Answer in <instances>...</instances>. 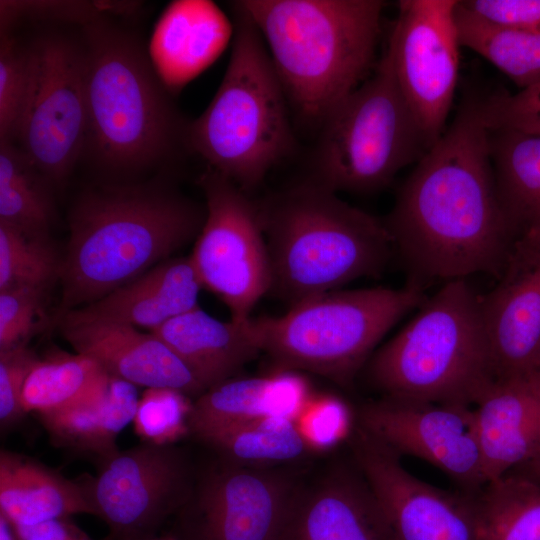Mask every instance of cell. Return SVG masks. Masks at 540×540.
<instances>
[{
  "mask_svg": "<svg viewBox=\"0 0 540 540\" xmlns=\"http://www.w3.org/2000/svg\"><path fill=\"white\" fill-rule=\"evenodd\" d=\"M489 143L501 205L516 236L540 228V136L489 129Z\"/></svg>",
  "mask_w": 540,
  "mask_h": 540,
  "instance_id": "obj_27",
  "label": "cell"
},
{
  "mask_svg": "<svg viewBox=\"0 0 540 540\" xmlns=\"http://www.w3.org/2000/svg\"><path fill=\"white\" fill-rule=\"evenodd\" d=\"M427 299L424 286L339 289L304 299L281 316L252 317L262 352L283 371L349 385L378 343Z\"/></svg>",
  "mask_w": 540,
  "mask_h": 540,
  "instance_id": "obj_8",
  "label": "cell"
},
{
  "mask_svg": "<svg viewBox=\"0 0 540 540\" xmlns=\"http://www.w3.org/2000/svg\"><path fill=\"white\" fill-rule=\"evenodd\" d=\"M0 540H22L16 526L0 513Z\"/></svg>",
  "mask_w": 540,
  "mask_h": 540,
  "instance_id": "obj_44",
  "label": "cell"
},
{
  "mask_svg": "<svg viewBox=\"0 0 540 540\" xmlns=\"http://www.w3.org/2000/svg\"><path fill=\"white\" fill-rule=\"evenodd\" d=\"M302 484L287 466L217 458L196 474L169 533L178 540H279Z\"/></svg>",
  "mask_w": 540,
  "mask_h": 540,
  "instance_id": "obj_11",
  "label": "cell"
},
{
  "mask_svg": "<svg viewBox=\"0 0 540 540\" xmlns=\"http://www.w3.org/2000/svg\"><path fill=\"white\" fill-rule=\"evenodd\" d=\"M206 208L164 184L94 188L68 215L61 297L52 317L90 304L134 280L197 238Z\"/></svg>",
  "mask_w": 540,
  "mask_h": 540,
  "instance_id": "obj_2",
  "label": "cell"
},
{
  "mask_svg": "<svg viewBox=\"0 0 540 540\" xmlns=\"http://www.w3.org/2000/svg\"><path fill=\"white\" fill-rule=\"evenodd\" d=\"M480 302L495 379L540 367V228L517 236Z\"/></svg>",
  "mask_w": 540,
  "mask_h": 540,
  "instance_id": "obj_17",
  "label": "cell"
},
{
  "mask_svg": "<svg viewBox=\"0 0 540 540\" xmlns=\"http://www.w3.org/2000/svg\"><path fill=\"white\" fill-rule=\"evenodd\" d=\"M49 183L26 153L0 142V222L23 233L50 238L53 206Z\"/></svg>",
  "mask_w": 540,
  "mask_h": 540,
  "instance_id": "obj_31",
  "label": "cell"
},
{
  "mask_svg": "<svg viewBox=\"0 0 540 540\" xmlns=\"http://www.w3.org/2000/svg\"><path fill=\"white\" fill-rule=\"evenodd\" d=\"M356 423L400 457L437 467L460 491L476 494L488 482L473 407L382 396L358 409Z\"/></svg>",
  "mask_w": 540,
  "mask_h": 540,
  "instance_id": "obj_15",
  "label": "cell"
},
{
  "mask_svg": "<svg viewBox=\"0 0 540 540\" xmlns=\"http://www.w3.org/2000/svg\"><path fill=\"white\" fill-rule=\"evenodd\" d=\"M16 528L22 540H94L71 517Z\"/></svg>",
  "mask_w": 540,
  "mask_h": 540,
  "instance_id": "obj_42",
  "label": "cell"
},
{
  "mask_svg": "<svg viewBox=\"0 0 540 540\" xmlns=\"http://www.w3.org/2000/svg\"><path fill=\"white\" fill-rule=\"evenodd\" d=\"M206 216L190 255L203 288L245 320L271 289V266L258 203L219 172L198 179Z\"/></svg>",
  "mask_w": 540,
  "mask_h": 540,
  "instance_id": "obj_10",
  "label": "cell"
},
{
  "mask_svg": "<svg viewBox=\"0 0 540 540\" xmlns=\"http://www.w3.org/2000/svg\"><path fill=\"white\" fill-rule=\"evenodd\" d=\"M352 459V458H351ZM279 540H397L353 459L302 484Z\"/></svg>",
  "mask_w": 540,
  "mask_h": 540,
  "instance_id": "obj_18",
  "label": "cell"
},
{
  "mask_svg": "<svg viewBox=\"0 0 540 540\" xmlns=\"http://www.w3.org/2000/svg\"><path fill=\"white\" fill-rule=\"evenodd\" d=\"M348 441L351 458L397 540H481L475 494L444 490L415 477L399 455L356 422Z\"/></svg>",
  "mask_w": 540,
  "mask_h": 540,
  "instance_id": "obj_16",
  "label": "cell"
},
{
  "mask_svg": "<svg viewBox=\"0 0 540 540\" xmlns=\"http://www.w3.org/2000/svg\"><path fill=\"white\" fill-rule=\"evenodd\" d=\"M410 280L496 278L517 238L499 198L481 97L461 102L384 219Z\"/></svg>",
  "mask_w": 540,
  "mask_h": 540,
  "instance_id": "obj_1",
  "label": "cell"
},
{
  "mask_svg": "<svg viewBox=\"0 0 540 540\" xmlns=\"http://www.w3.org/2000/svg\"><path fill=\"white\" fill-rule=\"evenodd\" d=\"M143 540H178V539L168 532L165 534H158L157 536L150 537Z\"/></svg>",
  "mask_w": 540,
  "mask_h": 540,
  "instance_id": "obj_45",
  "label": "cell"
},
{
  "mask_svg": "<svg viewBox=\"0 0 540 540\" xmlns=\"http://www.w3.org/2000/svg\"><path fill=\"white\" fill-rule=\"evenodd\" d=\"M311 400L306 381L283 371L270 376L232 377L217 383L192 403L189 434L196 439L243 422L285 416L296 419Z\"/></svg>",
  "mask_w": 540,
  "mask_h": 540,
  "instance_id": "obj_24",
  "label": "cell"
},
{
  "mask_svg": "<svg viewBox=\"0 0 540 540\" xmlns=\"http://www.w3.org/2000/svg\"><path fill=\"white\" fill-rule=\"evenodd\" d=\"M62 258L50 238L30 236L0 222V290L48 288L60 274Z\"/></svg>",
  "mask_w": 540,
  "mask_h": 540,
  "instance_id": "obj_33",
  "label": "cell"
},
{
  "mask_svg": "<svg viewBox=\"0 0 540 540\" xmlns=\"http://www.w3.org/2000/svg\"><path fill=\"white\" fill-rule=\"evenodd\" d=\"M46 291V288L32 286L0 290V350L27 342L39 324L35 318Z\"/></svg>",
  "mask_w": 540,
  "mask_h": 540,
  "instance_id": "obj_38",
  "label": "cell"
},
{
  "mask_svg": "<svg viewBox=\"0 0 540 540\" xmlns=\"http://www.w3.org/2000/svg\"><path fill=\"white\" fill-rule=\"evenodd\" d=\"M1 30L22 16L73 21L85 26L104 20L106 14L132 13V1H1Z\"/></svg>",
  "mask_w": 540,
  "mask_h": 540,
  "instance_id": "obj_36",
  "label": "cell"
},
{
  "mask_svg": "<svg viewBox=\"0 0 540 540\" xmlns=\"http://www.w3.org/2000/svg\"><path fill=\"white\" fill-rule=\"evenodd\" d=\"M296 421L319 453L348 439L355 425L346 405L333 397L311 399Z\"/></svg>",
  "mask_w": 540,
  "mask_h": 540,
  "instance_id": "obj_40",
  "label": "cell"
},
{
  "mask_svg": "<svg viewBox=\"0 0 540 540\" xmlns=\"http://www.w3.org/2000/svg\"><path fill=\"white\" fill-rule=\"evenodd\" d=\"M84 28L85 148L105 167L134 170L187 147L189 122L139 42L105 20Z\"/></svg>",
  "mask_w": 540,
  "mask_h": 540,
  "instance_id": "obj_5",
  "label": "cell"
},
{
  "mask_svg": "<svg viewBox=\"0 0 540 540\" xmlns=\"http://www.w3.org/2000/svg\"><path fill=\"white\" fill-rule=\"evenodd\" d=\"M76 353L95 359L110 376L136 387L171 388L197 398L206 387L153 333L117 323L60 324Z\"/></svg>",
  "mask_w": 540,
  "mask_h": 540,
  "instance_id": "obj_19",
  "label": "cell"
},
{
  "mask_svg": "<svg viewBox=\"0 0 540 540\" xmlns=\"http://www.w3.org/2000/svg\"><path fill=\"white\" fill-rule=\"evenodd\" d=\"M458 3L491 24L540 33V0H460Z\"/></svg>",
  "mask_w": 540,
  "mask_h": 540,
  "instance_id": "obj_41",
  "label": "cell"
},
{
  "mask_svg": "<svg viewBox=\"0 0 540 540\" xmlns=\"http://www.w3.org/2000/svg\"><path fill=\"white\" fill-rule=\"evenodd\" d=\"M229 63L205 111L187 128V148L244 191L258 186L295 146L288 99L264 40L240 1L230 2Z\"/></svg>",
  "mask_w": 540,
  "mask_h": 540,
  "instance_id": "obj_6",
  "label": "cell"
},
{
  "mask_svg": "<svg viewBox=\"0 0 540 540\" xmlns=\"http://www.w3.org/2000/svg\"><path fill=\"white\" fill-rule=\"evenodd\" d=\"M233 22L211 1H175L155 29L150 58L170 93L211 65L233 38Z\"/></svg>",
  "mask_w": 540,
  "mask_h": 540,
  "instance_id": "obj_22",
  "label": "cell"
},
{
  "mask_svg": "<svg viewBox=\"0 0 540 540\" xmlns=\"http://www.w3.org/2000/svg\"><path fill=\"white\" fill-rule=\"evenodd\" d=\"M94 476L82 479L93 515L109 528L107 540H143L180 510L196 472L175 444L142 442L99 459Z\"/></svg>",
  "mask_w": 540,
  "mask_h": 540,
  "instance_id": "obj_12",
  "label": "cell"
},
{
  "mask_svg": "<svg viewBox=\"0 0 540 540\" xmlns=\"http://www.w3.org/2000/svg\"><path fill=\"white\" fill-rule=\"evenodd\" d=\"M202 288L190 256L169 258L102 298L66 313L56 325L105 322L151 332L198 307Z\"/></svg>",
  "mask_w": 540,
  "mask_h": 540,
  "instance_id": "obj_21",
  "label": "cell"
},
{
  "mask_svg": "<svg viewBox=\"0 0 540 540\" xmlns=\"http://www.w3.org/2000/svg\"><path fill=\"white\" fill-rule=\"evenodd\" d=\"M151 333L177 355L206 390L235 377L262 353L252 317L221 321L200 306L170 319Z\"/></svg>",
  "mask_w": 540,
  "mask_h": 540,
  "instance_id": "obj_23",
  "label": "cell"
},
{
  "mask_svg": "<svg viewBox=\"0 0 540 540\" xmlns=\"http://www.w3.org/2000/svg\"><path fill=\"white\" fill-rule=\"evenodd\" d=\"M110 375L93 358L53 352L33 367L22 393L25 413L48 414L68 409L103 396Z\"/></svg>",
  "mask_w": 540,
  "mask_h": 540,
  "instance_id": "obj_29",
  "label": "cell"
},
{
  "mask_svg": "<svg viewBox=\"0 0 540 540\" xmlns=\"http://www.w3.org/2000/svg\"><path fill=\"white\" fill-rule=\"evenodd\" d=\"M481 540H540V485L507 473L475 494Z\"/></svg>",
  "mask_w": 540,
  "mask_h": 540,
  "instance_id": "obj_32",
  "label": "cell"
},
{
  "mask_svg": "<svg viewBox=\"0 0 540 540\" xmlns=\"http://www.w3.org/2000/svg\"><path fill=\"white\" fill-rule=\"evenodd\" d=\"M473 408L488 482L540 455V367L495 379Z\"/></svg>",
  "mask_w": 540,
  "mask_h": 540,
  "instance_id": "obj_20",
  "label": "cell"
},
{
  "mask_svg": "<svg viewBox=\"0 0 540 540\" xmlns=\"http://www.w3.org/2000/svg\"><path fill=\"white\" fill-rule=\"evenodd\" d=\"M240 3L264 40L289 104L306 125L320 128L378 63L384 1Z\"/></svg>",
  "mask_w": 540,
  "mask_h": 540,
  "instance_id": "obj_3",
  "label": "cell"
},
{
  "mask_svg": "<svg viewBox=\"0 0 540 540\" xmlns=\"http://www.w3.org/2000/svg\"><path fill=\"white\" fill-rule=\"evenodd\" d=\"M193 401L171 388H146L139 397L133 418L135 433L142 442L165 445L189 434Z\"/></svg>",
  "mask_w": 540,
  "mask_h": 540,
  "instance_id": "obj_34",
  "label": "cell"
},
{
  "mask_svg": "<svg viewBox=\"0 0 540 540\" xmlns=\"http://www.w3.org/2000/svg\"><path fill=\"white\" fill-rule=\"evenodd\" d=\"M319 129L308 179L337 194L382 190L431 148L397 85L387 47Z\"/></svg>",
  "mask_w": 540,
  "mask_h": 540,
  "instance_id": "obj_9",
  "label": "cell"
},
{
  "mask_svg": "<svg viewBox=\"0 0 540 540\" xmlns=\"http://www.w3.org/2000/svg\"><path fill=\"white\" fill-rule=\"evenodd\" d=\"M455 18L461 46L492 63L520 90L540 83V33L491 24L458 1Z\"/></svg>",
  "mask_w": 540,
  "mask_h": 540,
  "instance_id": "obj_30",
  "label": "cell"
},
{
  "mask_svg": "<svg viewBox=\"0 0 540 540\" xmlns=\"http://www.w3.org/2000/svg\"><path fill=\"white\" fill-rule=\"evenodd\" d=\"M138 400L135 385L110 376L100 398L38 417L55 446L99 460L119 450L117 438L132 423Z\"/></svg>",
  "mask_w": 540,
  "mask_h": 540,
  "instance_id": "obj_26",
  "label": "cell"
},
{
  "mask_svg": "<svg viewBox=\"0 0 540 540\" xmlns=\"http://www.w3.org/2000/svg\"><path fill=\"white\" fill-rule=\"evenodd\" d=\"M28 46L8 32L0 37V142L17 139L29 89Z\"/></svg>",
  "mask_w": 540,
  "mask_h": 540,
  "instance_id": "obj_35",
  "label": "cell"
},
{
  "mask_svg": "<svg viewBox=\"0 0 540 540\" xmlns=\"http://www.w3.org/2000/svg\"><path fill=\"white\" fill-rule=\"evenodd\" d=\"M198 440L217 458L251 467H284L319 453L296 419L285 416L243 422Z\"/></svg>",
  "mask_w": 540,
  "mask_h": 540,
  "instance_id": "obj_28",
  "label": "cell"
},
{
  "mask_svg": "<svg viewBox=\"0 0 540 540\" xmlns=\"http://www.w3.org/2000/svg\"><path fill=\"white\" fill-rule=\"evenodd\" d=\"M0 513L15 526L93 515L79 481L24 454L0 451Z\"/></svg>",
  "mask_w": 540,
  "mask_h": 540,
  "instance_id": "obj_25",
  "label": "cell"
},
{
  "mask_svg": "<svg viewBox=\"0 0 540 540\" xmlns=\"http://www.w3.org/2000/svg\"><path fill=\"white\" fill-rule=\"evenodd\" d=\"M368 362L382 396L474 407L495 380L480 296L445 282Z\"/></svg>",
  "mask_w": 540,
  "mask_h": 540,
  "instance_id": "obj_7",
  "label": "cell"
},
{
  "mask_svg": "<svg viewBox=\"0 0 540 540\" xmlns=\"http://www.w3.org/2000/svg\"><path fill=\"white\" fill-rule=\"evenodd\" d=\"M28 54L29 89L17 139L48 182L59 184L85 149L84 50L66 37L46 35L28 46Z\"/></svg>",
  "mask_w": 540,
  "mask_h": 540,
  "instance_id": "obj_13",
  "label": "cell"
},
{
  "mask_svg": "<svg viewBox=\"0 0 540 540\" xmlns=\"http://www.w3.org/2000/svg\"><path fill=\"white\" fill-rule=\"evenodd\" d=\"M486 126L540 136V83L516 93L500 91L481 97Z\"/></svg>",
  "mask_w": 540,
  "mask_h": 540,
  "instance_id": "obj_37",
  "label": "cell"
},
{
  "mask_svg": "<svg viewBox=\"0 0 540 540\" xmlns=\"http://www.w3.org/2000/svg\"><path fill=\"white\" fill-rule=\"evenodd\" d=\"M508 473L529 479L540 485V455L533 460L512 469Z\"/></svg>",
  "mask_w": 540,
  "mask_h": 540,
  "instance_id": "obj_43",
  "label": "cell"
},
{
  "mask_svg": "<svg viewBox=\"0 0 540 540\" xmlns=\"http://www.w3.org/2000/svg\"><path fill=\"white\" fill-rule=\"evenodd\" d=\"M39 357L27 342L0 350V425L5 431L18 424L26 414L22 393Z\"/></svg>",
  "mask_w": 540,
  "mask_h": 540,
  "instance_id": "obj_39",
  "label": "cell"
},
{
  "mask_svg": "<svg viewBox=\"0 0 540 540\" xmlns=\"http://www.w3.org/2000/svg\"><path fill=\"white\" fill-rule=\"evenodd\" d=\"M258 203L270 292L290 306L380 276L394 251L380 219L307 179Z\"/></svg>",
  "mask_w": 540,
  "mask_h": 540,
  "instance_id": "obj_4",
  "label": "cell"
},
{
  "mask_svg": "<svg viewBox=\"0 0 540 540\" xmlns=\"http://www.w3.org/2000/svg\"><path fill=\"white\" fill-rule=\"evenodd\" d=\"M457 0H401L387 48L397 85L430 147L446 129L459 71Z\"/></svg>",
  "mask_w": 540,
  "mask_h": 540,
  "instance_id": "obj_14",
  "label": "cell"
}]
</instances>
